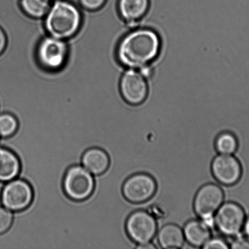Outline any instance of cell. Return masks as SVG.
Segmentation results:
<instances>
[{
  "label": "cell",
  "instance_id": "6da1fadb",
  "mask_svg": "<svg viewBox=\"0 0 249 249\" xmlns=\"http://www.w3.org/2000/svg\"><path fill=\"white\" fill-rule=\"evenodd\" d=\"M157 33L150 29H139L127 34L119 42L117 57L124 67L136 69L147 67L160 50Z\"/></svg>",
  "mask_w": 249,
  "mask_h": 249
},
{
  "label": "cell",
  "instance_id": "7a4b0ae2",
  "mask_svg": "<svg viewBox=\"0 0 249 249\" xmlns=\"http://www.w3.org/2000/svg\"><path fill=\"white\" fill-rule=\"evenodd\" d=\"M81 23L79 9L65 0H56L45 17V28L49 36L64 40L77 34Z\"/></svg>",
  "mask_w": 249,
  "mask_h": 249
},
{
  "label": "cell",
  "instance_id": "3957f363",
  "mask_svg": "<svg viewBox=\"0 0 249 249\" xmlns=\"http://www.w3.org/2000/svg\"><path fill=\"white\" fill-rule=\"evenodd\" d=\"M62 185L63 191L70 199L81 201L94 191V176L82 165H73L66 172Z\"/></svg>",
  "mask_w": 249,
  "mask_h": 249
},
{
  "label": "cell",
  "instance_id": "277c9868",
  "mask_svg": "<svg viewBox=\"0 0 249 249\" xmlns=\"http://www.w3.org/2000/svg\"><path fill=\"white\" fill-rule=\"evenodd\" d=\"M68 57V47L64 40L49 36L41 39L36 50V57L44 69L57 71L63 67Z\"/></svg>",
  "mask_w": 249,
  "mask_h": 249
},
{
  "label": "cell",
  "instance_id": "5b68a950",
  "mask_svg": "<svg viewBox=\"0 0 249 249\" xmlns=\"http://www.w3.org/2000/svg\"><path fill=\"white\" fill-rule=\"evenodd\" d=\"M223 190L218 185L209 183L197 192L194 200V211L197 215L206 223H211L214 216L223 204Z\"/></svg>",
  "mask_w": 249,
  "mask_h": 249
},
{
  "label": "cell",
  "instance_id": "8992f818",
  "mask_svg": "<svg viewBox=\"0 0 249 249\" xmlns=\"http://www.w3.org/2000/svg\"><path fill=\"white\" fill-rule=\"evenodd\" d=\"M127 236L138 245L150 243L157 231L156 219L147 211L133 212L127 217L125 222Z\"/></svg>",
  "mask_w": 249,
  "mask_h": 249
},
{
  "label": "cell",
  "instance_id": "52a82bcc",
  "mask_svg": "<svg viewBox=\"0 0 249 249\" xmlns=\"http://www.w3.org/2000/svg\"><path fill=\"white\" fill-rule=\"evenodd\" d=\"M157 189V183L153 177L146 173H137L124 180L122 194L129 203L141 204L152 198Z\"/></svg>",
  "mask_w": 249,
  "mask_h": 249
},
{
  "label": "cell",
  "instance_id": "ba28073f",
  "mask_svg": "<svg viewBox=\"0 0 249 249\" xmlns=\"http://www.w3.org/2000/svg\"><path fill=\"white\" fill-rule=\"evenodd\" d=\"M34 193L31 185L17 178L5 183L1 194V204L13 212L23 211L30 206Z\"/></svg>",
  "mask_w": 249,
  "mask_h": 249
},
{
  "label": "cell",
  "instance_id": "9c48e42d",
  "mask_svg": "<svg viewBox=\"0 0 249 249\" xmlns=\"http://www.w3.org/2000/svg\"><path fill=\"white\" fill-rule=\"evenodd\" d=\"M246 221L245 211L240 205L229 202L222 204L214 216V224L223 235L235 237L240 233Z\"/></svg>",
  "mask_w": 249,
  "mask_h": 249
},
{
  "label": "cell",
  "instance_id": "30bf717a",
  "mask_svg": "<svg viewBox=\"0 0 249 249\" xmlns=\"http://www.w3.org/2000/svg\"><path fill=\"white\" fill-rule=\"evenodd\" d=\"M122 97L127 103L138 106L147 98L148 87L145 76L134 70H129L122 76L119 83Z\"/></svg>",
  "mask_w": 249,
  "mask_h": 249
},
{
  "label": "cell",
  "instance_id": "8fae6325",
  "mask_svg": "<svg viewBox=\"0 0 249 249\" xmlns=\"http://www.w3.org/2000/svg\"><path fill=\"white\" fill-rule=\"evenodd\" d=\"M213 177L220 184L230 186L236 184L242 175V167L237 159L231 155H219L211 163Z\"/></svg>",
  "mask_w": 249,
  "mask_h": 249
},
{
  "label": "cell",
  "instance_id": "7c38bea8",
  "mask_svg": "<svg viewBox=\"0 0 249 249\" xmlns=\"http://www.w3.org/2000/svg\"><path fill=\"white\" fill-rule=\"evenodd\" d=\"M109 164L108 155L101 148H89L83 154L81 165L94 176L101 175L106 172Z\"/></svg>",
  "mask_w": 249,
  "mask_h": 249
},
{
  "label": "cell",
  "instance_id": "4fadbf2b",
  "mask_svg": "<svg viewBox=\"0 0 249 249\" xmlns=\"http://www.w3.org/2000/svg\"><path fill=\"white\" fill-rule=\"evenodd\" d=\"M20 162L13 151L0 146V181L16 179L20 172Z\"/></svg>",
  "mask_w": 249,
  "mask_h": 249
},
{
  "label": "cell",
  "instance_id": "5bb4252c",
  "mask_svg": "<svg viewBox=\"0 0 249 249\" xmlns=\"http://www.w3.org/2000/svg\"><path fill=\"white\" fill-rule=\"evenodd\" d=\"M150 6V0H119L118 8L124 20L134 23L145 16Z\"/></svg>",
  "mask_w": 249,
  "mask_h": 249
},
{
  "label": "cell",
  "instance_id": "9a60e30c",
  "mask_svg": "<svg viewBox=\"0 0 249 249\" xmlns=\"http://www.w3.org/2000/svg\"><path fill=\"white\" fill-rule=\"evenodd\" d=\"M183 231L185 240L194 247H203L211 238V228L202 220L188 222Z\"/></svg>",
  "mask_w": 249,
  "mask_h": 249
},
{
  "label": "cell",
  "instance_id": "2e32d148",
  "mask_svg": "<svg viewBox=\"0 0 249 249\" xmlns=\"http://www.w3.org/2000/svg\"><path fill=\"white\" fill-rule=\"evenodd\" d=\"M184 231L174 224L163 226L157 234L158 245L163 249L182 248L185 243Z\"/></svg>",
  "mask_w": 249,
  "mask_h": 249
},
{
  "label": "cell",
  "instance_id": "e0dca14e",
  "mask_svg": "<svg viewBox=\"0 0 249 249\" xmlns=\"http://www.w3.org/2000/svg\"><path fill=\"white\" fill-rule=\"evenodd\" d=\"M24 13L33 19L44 18L50 9V0H19Z\"/></svg>",
  "mask_w": 249,
  "mask_h": 249
},
{
  "label": "cell",
  "instance_id": "ac0fdd59",
  "mask_svg": "<svg viewBox=\"0 0 249 249\" xmlns=\"http://www.w3.org/2000/svg\"><path fill=\"white\" fill-rule=\"evenodd\" d=\"M238 146L237 139L229 132L219 134L216 139V150L222 155H232L237 150Z\"/></svg>",
  "mask_w": 249,
  "mask_h": 249
},
{
  "label": "cell",
  "instance_id": "d6986e66",
  "mask_svg": "<svg viewBox=\"0 0 249 249\" xmlns=\"http://www.w3.org/2000/svg\"><path fill=\"white\" fill-rule=\"evenodd\" d=\"M19 123L13 114L0 113V138H9L16 133Z\"/></svg>",
  "mask_w": 249,
  "mask_h": 249
},
{
  "label": "cell",
  "instance_id": "ffe728a7",
  "mask_svg": "<svg viewBox=\"0 0 249 249\" xmlns=\"http://www.w3.org/2000/svg\"><path fill=\"white\" fill-rule=\"evenodd\" d=\"M14 212L0 206V234L6 232L13 223Z\"/></svg>",
  "mask_w": 249,
  "mask_h": 249
},
{
  "label": "cell",
  "instance_id": "44dd1931",
  "mask_svg": "<svg viewBox=\"0 0 249 249\" xmlns=\"http://www.w3.org/2000/svg\"><path fill=\"white\" fill-rule=\"evenodd\" d=\"M79 2L81 6L87 11H95L103 6L106 0H79Z\"/></svg>",
  "mask_w": 249,
  "mask_h": 249
},
{
  "label": "cell",
  "instance_id": "7402d4cb",
  "mask_svg": "<svg viewBox=\"0 0 249 249\" xmlns=\"http://www.w3.org/2000/svg\"><path fill=\"white\" fill-rule=\"evenodd\" d=\"M202 248L206 249H228L230 246L223 239L215 238L210 239Z\"/></svg>",
  "mask_w": 249,
  "mask_h": 249
},
{
  "label": "cell",
  "instance_id": "603a6c76",
  "mask_svg": "<svg viewBox=\"0 0 249 249\" xmlns=\"http://www.w3.org/2000/svg\"><path fill=\"white\" fill-rule=\"evenodd\" d=\"M147 212L155 219H163L167 216V211L159 205H152L149 207Z\"/></svg>",
  "mask_w": 249,
  "mask_h": 249
},
{
  "label": "cell",
  "instance_id": "cb8c5ba5",
  "mask_svg": "<svg viewBox=\"0 0 249 249\" xmlns=\"http://www.w3.org/2000/svg\"><path fill=\"white\" fill-rule=\"evenodd\" d=\"M231 248L233 249H249V238L245 237H238L234 241Z\"/></svg>",
  "mask_w": 249,
  "mask_h": 249
},
{
  "label": "cell",
  "instance_id": "d4e9b609",
  "mask_svg": "<svg viewBox=\"0 0 249 249\" xmlns=\"http://www.w3.org/2000/svg\"><path fill=\"white\" fill-rule=\"evenodd\" d=\"M7 45V36L6 32L0 26V55L6 50Z\"/></svg>",
  "mask_w": 249,
  "mask_h": 249
},
{
  "label": "cell",
  "instance_id": "484cf974",
  "mask_svg": "<svg viewBox=\"0 0 249 249\" xmlns=\"http://www.w3.org/2000/svg\"><path fill=\"white\" fill-rule=\"evenodd\" d=\"M136 248L140 249H155L156 247L154 245H153V244L150 243L146 244V245H138Z\"/></svg>",
  "mask_w": 249,
  "mask_h": 249
},
{
  "label": "cell",
  "instance_id": "4316f807",
  "mask_svg": "<svg viewBox=\"0 0 249 249\" xmlns=\"http://www.w3.org/2000/svg\"><path fill=\"white\" fill-rule=\"evenodd\" d=\"M244 231H245V235L249 238V218L245 221V224H244Z\"/></svg>",
  "mask_w": 249,
  "mask_h": 249
},
{
  "label": "cell",
  "instance_id": "83f0119b",
  "mask_svg": "<svg viewBox=\"0 0 249 249\" xmlns=\"http://www.w3.org/2000/svg\"><path fill=\"white\" fill-rule=\"evenodd\" d=\"M4 184H5L4 182L0 181V206H2V204H1V194H2V189H3Z\"/></svg>",
  "mask_w": 249,
  "mask_h": 249
},
{
  "label": "cell",
  "instance_id": "f1b7e54d",
  "mask_svg": "<svg viewBox=\"0 0 249 249\" xmlns=\"http://www.w3.org/2000/svg\"><path fill=\"white\" fill-rule=\"evenodd\" d=\"M55 1H56V0H55Z\"/></svg>",
  "mask_w": 249,
  "mask_h": 249
}]
</instances>
